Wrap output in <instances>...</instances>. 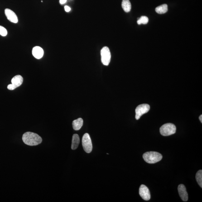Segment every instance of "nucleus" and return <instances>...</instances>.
<instances>
[{"label": "nucleus", "mask_w": 202, "mask_h": 202, "mask_svg": "<svg viewBox=\"0 0 202 202\" xmlns=\"http://www.w3.org/2000/svg\"><path fill=\"white\" fill-rule=\"evenodd\" d=\"M178 190L179 196L181 198L182 200L184 201H187L188 197V193L187 192L186 188L185 186L183 184L179 185L178 187Z\"/></svg>", "instance_id": "10"}, {"label": "nucleus", "mask_w": 202, "mask_h": 202, "mask_svg": "<svg viewBox=\"0 0 202 202\" xmlns=\"http://www.w3.org/2000/svg\"><path fill=\"white\" fill-rule=\"evenodd\" d=\"M44 51L42 48L38 46H35L32 50V54L36 59H40L42 57Z\"/></svg>", "instance_id": "11"}, {"label": "nucleus", "mask_w": 202, "mask_h": 202, "mask_svg": "<svg viewBox=\"0 0 202 202\" xmlns=\"http://www.w3.org/2000/svg\"><path fill=\"white\" fill-rule=\"evenodd\" d=\"M22 140L25 144L30 146H36L41 143L42 140L37 134L31 132H25L23 135Z\"/></svg>", "instance_id": "1"}, {"label": "nucleus", "mask_w": 202, "mask_h": 202, "mask_svg": "<svg viewBox=\"0 0 202 202\" xmlns=\"http://www.w3.org/2000/svg\"><path fill=\"white\" fill-rule=\"evenodd\" d=\"M67 0H60V3L61 4H63L66 3Z\"/></svg>", "instance_id": "20"}, {"label": "nucleus", "mask_w": 202, "mask_h": 202, "mask_svg": "<svg viewBox=\"0 0 202 202\" xmlns=\"http://www.w3.org/2000/svg\"><path fill=\"white\" fill-rule=\"evenodd\" d=\"M5 13L8 19L10 21L14 23H17L18 19L14 12L9 9H6L5 10Z\"/></svg>", "instance_id": "9"}, {"label": "nucleus", "mask_w": 202, "mask_h": 202, "mask_svg": "<svg viewBox=\"0 0 202 202\" xmlns=\"http://www.w3.org/2000/svg\"><path fill=\"white\" fill-rule=\"evenodd\" d=\"M149 19L146 16H142L139 18H138L137 21V23L139 25H141V24L146 25L148 23Z\"/></svg>", "instance_id": "17"}, {"label": "nucleus", "mask_w": 202, "mask_h": 202, "mask_svg": "<svg viewBox=\"0 0 202 202\" xmlns=\"http://www.w3.org/2000/svg\"><path fill=\"white\" fill-rule=\"evenodd\" d=\"M82 145L86 152L90 153L92 151L93 145L90 136L88 133L85 134L83 136L82 139Z\"/></svg>", "instance_id": "4"}, {"label": "nucleus", "mask_w": 202, "mask_h": 202, "mask_svg": "<svg viewBox=\"0 0 202 202\" xmlns=\"http://www.w3.org/2000/svg\"><path fill=\"white\" fill-rule=\"evenodd\" d=\"M83 124V119L81 118H78L73 121V128L75 130H79L81 128Z\"/></svg>", "instance_id": "13"}, {"label": "nucleus", "mask_w": 202, "mask_h": 202, "mask_svg": "<svg viewBox=\"0 0 202 202\" xmlns=\"http://www.w3.org/2000/svg\"><path fill=\"white\" fill-rule=\"evenodd\" d=\"M23 81V78L21 75H17L14 76L11 80L12 84L8 85V89L10 90H14L16 88L20 87L22 84Z\"/></svg>", "instance_id": "7"}, {"label": "nucleus", "mask_w": 202, "mask_h": 202, "mask_svg": "<svg viewBox=\"0 0 202 202\" xmlns=\"http://www.w3.org/2000/svg\"><path fill=\"white\" fill-rule=\"evenodd\" d=\"M199 119L200 120L201 122L202 123V115H201L199 117Z\"/></svg>", "instance_id": "21"}, {"label": "nucleus", "mask_w": 202, "mask_h": 202, "mask_svg": "<svg viewBox=\"0 0 202 202\" xmlns=\"http://www.w3.org/2000/svg\"><path fill=\"white\" fill-rule=\"evenodd\" d=\"M143 158L146 162L149 164H154L161 161L162 155L158 152L151 151L143 154Z\"/></svg>", "instance_id": "2"}, {"label": "nucleus", "mask_w": 202, "mask_h": 202, "mask_svg": "<svg viewBox=\"0 0 202 202\" xmlns=\"http://www.w3.org/2000/svg\"><path fill=\"white\" fill-rule=\"evenodd\" d=\"M150 106L147 104H140L137 106L136 109V119L138 120L145 113H147L149 111Z\"/></svg>", "instance_id": "6"}, {"label": "nucleus", "mask_w": 202, "mask_h": 202, "mask_svg": "<svg viewBox=\"0 0 202 202\" xmlns=\"http://www.w3.org/2000/svg\"><path fill=\"white\" fill-rule=\"evenodd\" d=\"M80 142L79 136L77 134L73 135L72 139L71 148L72 150H75L78 148Z\"/></svg>", "instance_id": "12"}, {"label": "nucleus", "mask_w": 202, "mask_h": 202, "mask_svg": "<svg viewBox=\"0 0 202 202\" xmlns=\"http://www.w3.org/2000/svg\"><path fill=\"white\" fill-rule=\"evenodd\" d=\"M8 33L7 30L3 26H0V35L2 36H7Z\"/></svg>", "instance_id": "18"}, {"label": "nucleus", "mask_w": 202, "mask_h": 202, "mask_svg": "<svg viewBox=\"0 0 202 202\" xmlns=\"http://www.w3.org/2000/svg\"><path fill=\"white\" fill-rule=\"evenodd\" d=\"M155 11L159 14H165L167 12L168 5L166 4L161 5L155 8Z\"/></svg>", "instance_id": "15"}, {"label": "nucleus", "mask_w": 202, "mask_h": 202, "mask_svg": "<svg viewBox=\"0 0 202 202\" xmlns=\"http://www.w3.org/2000/svg\"><path fill=\"white\" fill-rule=\"evenodd\" d=\"M122 7L125 12H129L131 8V3L129 0H123L122 2Z\"/></svg>", "instance_id": "14"}, {"label": "nucleus", "mask_w": 202, "mask_h": 202, "mask_svg": "<svg viewBox=\"0 0 202 202\" xmlns=\"http://www.w3.org/2000/svg\"><path fill=\"white\" fill-rule=\"evenodd\" d=\"M196 179L199 185L202 188V170H199L196 175Z\"/></svg>", "instance_id": "16"}, {"label": "nucleus", "mask_w": 202, "mask_h": 202, "mask_svg": "<svg viewBox=\"0 0 202 202\" xmlns=\"http://www.w3.org/2000/svg\"><path fill=\"white\" fill-rule=\"evenodd\" d=\"M101 61L103 65L108 66L111 61V54L109 48L105 46L101 50Z\"/></svg>", "instance_id": "5"}, {"label": "nucleus", "mask_w": 202, "mask_h": 202, "mask_svg": "<svg viewBox=\"0 0 202 202\" xmlns=\"http://www.w3.org/2000/svg\"><path fill=\"white\" fill-rule=\"evenodd\" d=\"M139 195L145 201H148L151 199V194L148 188L146 186H141L139 190Z\"/></svg>", "instance_id": "8"}, {"label": "nucleus", "mask_w": 202, "mask_h": 202, "mask_svg": "<svg viewBox=\"0 0 202 202\" xmlns=\"http://www.w3.org/2000/svg\"><path fill=\"white\" fill-rule=\"evenodd\" d=\"M64 9H65V11H66V12H69L71 10L70 8L68 7V6H65V7H64Z\"/></svg>", "instance_id": "19"}, {"label": "nucleus", "mask_w": 202, "mask_h": 202, "mask_svg": "<svg viewBox=\"0 0 202 202\" xmlns=\"http://www.w3.org/2000/svg\"><path fill=\"white\" fill-rule=\"evenodd\" d=\"M176 127L171 123H167L163 125L160 128V133L162 136H167L174 134L176 132Z\"/></svg>", "instance_id": "3"}]
</instances>
